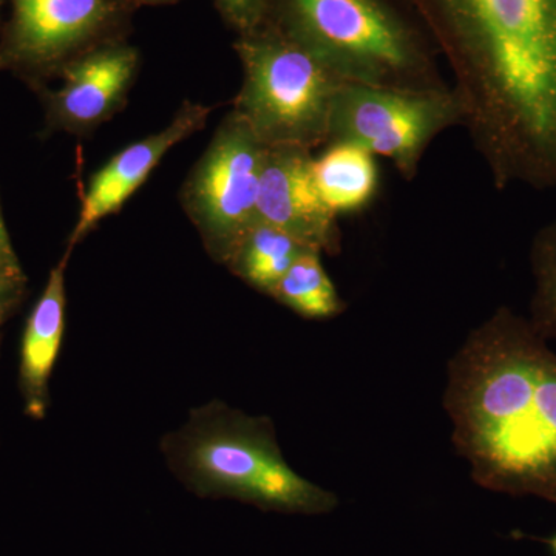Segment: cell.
<instances>
[{
    "label": "cell",
    "mask_w": 556,
    "mask_h": 556,
    "mask_svg": "<svg viewBox=\"0 0 556 556\" xmlns=\"http://www.w3.org/2000/svg\"><path fill=\"white\" fill-rule=\"evenodd\" d=\"M493 186L556 189V0H412Z\"/></svg>",
    "instance_id": "cell-1"
},
{
    "label": "cell",
    "mask_w": 556,
    "mask_h": 556,
    "mask_svg": "<svg viewBox=\"0 0 556 556\" xmlns=\"http://www.w3.org/2000/svg\"><path fill=\"white\" fill-rule=\"evenodd\" d=\"M444 407L479 486L556 504V353L527 318L503 306L468 334Z\"/></svg>",
    "instance_id": "cell-2"
},
{
    "label": "cell",
    "mask_w": 556,
    "mask_h": 556,
    "mask_svg": "<svg viewBox=\"0 0 556 556\" xmlns=\"http://www.w3.org/2000/svg\"><path fill=\"white\" fill-rule=\"evenodd\" d=\"M160 452L174 477L199 497L303 517L339 507L336 493L289 466L269 417L247 415L218 399L190 409L188 420L161 439Z\"/></svg>",
    "instance_id": "cell-3"
},
{
    "label": "cell",
    "mask_w": 556,
    "mask_h": 556,
    "mask_svg": "<svg viewBox=\"0 0 556 556\" xmlns=\"http://www.w3.org/2000/svg\"><path fill=\"white\" fill-rule=\"evenodd\" d=\"M343 83L442 89L441 54L412 0H266L265 20Z\"/></svg>",
    "instance_id": "cell-4"
},
{
    "label": "cell",
    "mask_w": 556,
    "mask_h": 556,
    "mask_svg": "<svg viewBox=\"0 0 556 556\" xmlns=\"http://www.w3.org/2000/svg\"><path fill=\"white\" fill-rule=\"evenodd\" d=\"M243 80L233 112L266 148H325L346 83L294 40L258 25L237 36Z\"/></svg>",
    "instance_id": "cell-5"
},
{
    "label": "cell",
    "mask_w": 556,
    "mask_h": 556,
    "mask_svg": "<svg viewBox=\"0 0 556 556\" xmlns=\"http://www.w3.org/2000/svg\"><path fill=\"white\" fill-rule=\"evenodd\" d=\"M266 150L247 121L230 110L182 185V211L219 265H228L257 223Z\"/></svg>",
    "instance_id": "cell-6"
},
{
    "label": "cell",
    "mask_w": 556,
    "mask_h": 556,
    "mask_svg": "<svg viewBox=\"0 0 556 556\" xmlns=\"http://www.w3.org/2000/svg\"><path fill=\"white\" fill-rule=\"evenodd\" d=\"M463 124V104L452 86L413 90L345 84L332 112L328 144L361 146L391 161L412 181L434 139Z\"/></svg>",
    "instance_id": "cell-7"
},
{
    "label": "cell",
    "mask_w": 556,
    "mask_h": 556,
    "mask_svg": "<svg viewBox=\"0 0 556 556\" xmlns=\"http://www.w3.org/2000/svg\"><path fill=\"white\" fill-rule=\"evenodd\" d=\"M0 73L42 83L94 47L127 39L134 13L119 0H10Z\"/></svg>",
    "instance_id": "cell-8"
},
{
    "label": "cell",
    "mask_w": 556,
    "mask_h": 556,
    "mask_svg": "<svg viewBox=\"0 0 556 556\" xmlns=\"http://www.w3.org/2000/svg\"><path fill=\"white\" fill-rule=\"evenodd\" d=\"M139 51L127 39L94 47L61 70V89L43 90L46 123L50 130L89 135L121 112L135 79Z\"/></svg>",
    "instance_id": "cell-9"
},
{
    "label": "cell",
    "mask_w": 556,
    "mask_h": 556,
    "mask_svg": "<svg viewBox=\"0 0 556 556\" xmlns=\"http://www.w3.org/2000/svg\"><path fill=\"white\" fill-rule=\"evenodd\" d=\"M313 152L268 148L260 179L257 222L287 230L321 254L342 248L339 217L325 204L313 177Z\"/></svg>",
    "instance_id": "cell-10"
},
{
    "label": "cell",
    "mask_w": 556,
    "mask_h": 556,
    "mask_svg": "<svg viewBox=\"0 0 556 556\" xmlns=\"http://www.w3.org/2000/svg\"><path fill=\"white\" fill-rule=\"evenodd\" d=\"M211 113L207 105L185 101L163 130L139 139L110 159L90 179L67 249L73 251L98 223L116 214L175 146L206 127Z\"/></svg>",
    "instance_id": "cell-11"
},
{
    "label": "cell",
    "mask_w": 556,
    "mask_h": 556,
    "mask_svg": "<svg viewBox=\"0 0 556 556\" xmlns=\"http://www.w3.org/2000/svg\"><path fill=\"white\" fill-rule=\"evenodd\" d=\"M73 251L65 249L51 269L42 294L28 316L21 345L20 387L25 413L42 420L50 407V378L65 332V270Z\"/></svg>",
    "instance_id": "cell-12"
},
{
    "label": "cell",
    "mask_w": 556,
    "mask_h": 556,
    "mask_svg": "<svg viewBox=\"0 0 556 556\" xmlns=\"http://www.w3.org/2000/svg\"><path fill=\"white\" fill-rule=\"evenodd\" d=\"M313 177L321 200L338 217L367 208L379 189L376 156L351 142L325 146L313 159Z\"/></svg>",
    "instance_id": "cell-13"
},
{
    "label": "cell",
    "mask_w": 556,
    "mask_h": 556,
    "mask_svg": "<svg viewBox=\"0 0 556 556\" xmlns=\"http://www.w3.org/2000/svg\"><path fill=\"white\" fill-rule=\"evenodd\" d=\"M311 251L316 249L287 230L257 222L241 240L226 268L249 287L269 295L289 268Z\"/></svg>",
    "instance_id": "cell-14"
},
{
    "label": "cell",
    "mask_w": 556,
    "mask_h": 556,
    "mask_svg": "<svg viewBox=\"0 0 556 556\" xmlns=\"http://www.w3.org/2000/svg\"><path fill=\"white\" fill-rule=\"evenodd\" d=\"M320 252L300 257L281 277L269 298L309 320H327L342 314L345 303L329 278Z\"/></svg>",
    "instance_id": "cell-15"
},
{
    "label": "cell",
    "mask_w": 556,
    "mask_h": 556,
    "mask_svg": "<svg viewBox=\"0 0 556 556\" xmlns=\"http://www.w3.org/2000/svg\"><path fill=\"white\" fill-rule=\"evenodd\" d=\"M533 294L530 325L544 340L556 342V218L538 230L530 244Z\"/></svg>",
    "instance_id": "cell-16"
},
{
    "label": "cell",
    "mask_w": 556,
    "mask_h": 556,
    "mask_svg": "<svg viewBox=\"0 0 556 556\" xmlns=\"http://www.w3.org/2000/svg\"><path fill=\"white\" fill-rule=\"evenodd\" d=\"M222 20L237 36L257 28L265 20L266 0H214Z\"/></svg>",
    "instance_id": "cell-17"
},
{
    "label": "cell",
    "mask_w": 556,
    "mask_h": 556,
    "mask_svg": "<svg viewBox=\"0 0 556 556\" xmlns=\"http://www.w3.org/2000/svg\"><path fill=\"white\" fill-rule=\"evenodd\" d=\"M25 287H27V278L20 260H10L0 255V306L16 308L24 298Z\"/></svg>",
    "instance_id": "cell-18"
},
{
    "label": "cell",
    "mask_w": 556,
    "mask_h": 556,
    "mask_svg": "<svg viewBox=\"0 0 556 556\" xmlns=\"http://www.w3.org/2000/svg\"><path fill=\"white\" fill-rule=\"evenodd\" d=\"M0 255L10 260H20L14 252L13 243H11L9 229H7L2 215V206H0Z\"/></svg>",
    "instance_id": "cell-19"
},
{
    "label": "cell",
    "mask_w": 556,
    "mask_h": 556,
    "mask_svg": "<svg viewBox=\"0 0 556 556\" xmlns=\"http://www.w3.org/2000/svg\"><path fill=\"white\" fill-rule=\"evenodd\" d=\"M126 9L135 13L141 7L169 5V3L179 2V0H119Z\"/></svg>",
    "instance_id": "cell-20"
},
{
    "label": "cell",
    "mask_w": 556,
    "mask_h": 556,
    "mask_svg": "<svg viewBox=\"0 0 556 556\" xmlns=\"http://www.w3.org/2000/svg\"><path fill=\"white\" fill-rule=\"evenodd\" d=\"M511 536L517 538V540H530L538 541V543L546 544L548 548H551L552 555L556 556V533L552 536H536V535H527V533L522 532H514Z\"/></svg>",
    "instance_id": "cell-21"
},
{
    "label": "cell",
    "mask_w": 556,
    "mask_h": 556,
    "mask_svg": "<svg viewBox=\"0 0 556 556\" xmlns=\"http://www.w3.org/2000/svg\"><path fill=\"white\" fill-rule=\"evenodd\" d=\"M11 313H13V309L0 306V327H2L3 321L7 320V317H9Z\"/></svg>",
    "instance_id": "cell-22"
},
{
    "label": "cell",
    "mask_w": 556,
    "mask_h": 556,
    "mask_svg": "<svg viewBox=\"0 0 556 556\" xmlns=\"http://www.w3.org/2000/svg\"><path fill=\"white\" fill-rule=\"evenodd\" d=\"M3 0H0V9H2Z\"/></svg>",
    "instance_id": "cell-23"
}]
</instances>
